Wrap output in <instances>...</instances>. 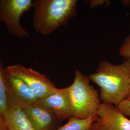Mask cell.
Instances as JSON below:
<instances>
[{
	"mask_svg": "<svg viewBox=\"0 0 130 130\" xmlns=\"http://www.w3.org/2000/svg\"><path fill=\"white\" fill-rule=\"evenodd\" d=\"M90 80L100 89L102 103L117 106L126 99L130 82V58L115 65L104 60L98 65L95 72L89 75Z\"/></svg>",
	"mask_w": 130,
	"mask_h": 130,
	"instance_id": "1",
	"label": "cell"
},
{
	"mask_svg": "<svg viewBox=\"0 0 130 130\" xmlns=\"http://www.w3.org/2000/svg\"><path fill=\"white\" fill-rule=\"evenodd\" d=\"M77 0L33 1L32 26L38 33L49 35L76 15Z\"/></svg>",
	"mask_w": 130,
	"mask_h": 130,
	"instance_id": "2",
	"label": "cell"
},
{
	"mask_svg": "<svg viewBox=\"0 0 130 130\" xmlns=\"http://www.w3.org/2000/svg\"><path fill=\"white\" fill-rule=\"evenodd\" d=\"M68 87L73 117L79 119L98 118L102 102L89 76L76 70L73 83Z\"/></svg>",
	"mask_w": 130,
	"mask_h": 130,
	"instance_id": "3",
	"label": "cell"
},
{
	"mask_svg": "<svg viewBox=\"0 0 130 130\" xmlns=\"http://www.w3.org/2000/svg\"><path fill=\"white\" fill-rule=\"evenodd\" d=\"M32 0H0V22L11 35L18 39L29 37L21 25V17L32 8Z\"/></svg>",
	"mask_w": 130,
	"mask_h": 130,
	"instance_id": "4",
	"label": "cell"
},
{
	"mask_svg": "<svg viewBox=\"0 0 130 130\" xmlns=\"http://www.w3.org/2000/svg\"><path fill=\"white\" fill-rule=\"evenodd\" d=\"M5 69L10 74L23 81L38 101L46 98L57 89L46 75L32 68L18 63L9 65Z\"/></svg>",
	"mask_w": 130,
	"mask_h": 130,
	"instance_id": "5",
	"label": "cell"
},
{
	"mask_svg": "<svg viewBox=\"0 0 130 130\" xmlns=\"http://www.w3.org/2000/svg\"><path fill=\"white\" fill-rule=\"evenodd\" d=\"M7 90L8 107L16 106L25 107L38 101L28 85L23 81L14 77L6 70L4 72Z\"/></svg>",
	"mask_w": 130,
	"mask_h": 130,
	"instance_id": "6",
	"label": "cell"
},
{
	"mask_svg": "<svg viewBox=\"0 0 130 130\" xmlns=\"http://www.w3.org/2000/svg\"><path fill=\"white\" fill-rule=\"evenodd\" d=\"M38 102L50 110L56 119L64 120L73 117L68 86L57 89Z\"/></svg>",
	"mask_w": 130,
	"mask_h": 130,
	"instance_id": "7",
	"label": "cell"
},
{
	"mask_svg": "<svg viewBox=\"0 0 130 130\" xmlns=\"http://www.w3.org/2000/svg\"><path fill=\"white\" fill-rule=\"evenodd\" d=\"M23 108L35 130H52L56 118L46 107L38 101Z\"/></svg>",
	"mask_w": 130,
	"mask_h": 130,
	"instance_id": "8",
	"label": "cell"
},
{
	"mask_svg": "<svg viewBox=\"0 0 130 130\" xmlns=\"http://www.w3.org/2000/svg\"><path fill=\"white\" fill-rule=\"evenodd\" d=\"M98 118L109 130H130V120L116 106L102 103Z\"/></svg>",
	"mask_w": 130,
	"mask_h": 130,
	"instance_id": "9",
	"label": "cell"
},
{
	"mask_svg": "<svg viewBox=\"0 0 130 130\" xmlns=\"http://www.w3.org/2000/svg\"><path fill=\"white\" fill-rule=\"evenodd\" d=\"M3 119L7 130H36L22 107L10 106Z\"/></svg>",
	"mask_w": 130,
	"mask_h": 130,
	"instance_id": "10",
	"label": "cell"
},
{
	"mask_svg": "<svg viewBox=\"0 0 130 130\" xmlns=\"http://www.w3.org/2000/svg\"><path fill=\"white\" fill-rule=\"evenodd\" d=\"M96 118L79 119L74 117L68 119L64 125L56 130H90Z\"/></svg>",
	"mask_w": 130,
	"mask_h": 130,
	"instance_id": "11",
	"label": "cell"
},
{
	"mask_svg": "<svg viewBox=\"0 0 130 130\" xmlns=\"http://www.w3.org/2000/svg\"><path fill=\"white\" fill-rule=\"evenodd\" d=\"M5 69L0 59V117L2 118L8 108L7 90L4 76Z\"/></svg>",
	"mask_w": 130,
	"mask_h": 130,
	"instance_id": "12",
	"label": "cell"
},
{
	"mask_svg": "<svg viewBox=\"0 0 130 130\" xmlns=\"http://www.w3.org/2000/svg\"><path fill=\"white\" fill-rule=\"evenodd\" d=\"M119 54L124 59L130 58V33L122 42L119 50Z\"/></svg>",
	"mask_w": 130,
	"mask_h": 130,
	"instance_id": "13",
	"label": "cell"
},
{
	"mask_svg": "<svg viewBox=\"0 0 130 130\" xmlns=\"http://www.w3.org/2000/svg\"><path fill=\"white\" fill-rule=\"evenodd\" d=\"M119 110L126 116L130 117V100L125 99L117 106Z\"/></svg>",
	"mask_w": 130,
	"mask_h": 130,
	"instance_id": "14",
	"label": "cell"
},
{
	"mask_svg": "<svg viewBox=\"0 0 130 130\" xmlns=\"http://www.w3.org/2000/svg\"><path fill=\"white\" fill-rule=\"evenodd\" d=\"M110 3V1L107 0H91L88 2L89 6L92 8L104 6H108Z\"/></svg>",
	"mask_w": 130,
	"mask_h": 130,
	"instance_id": "15",
	"label": "cell"
},
{
	"mask_svg": "<svg viewBox=\"0 0 130 130\" xmlns=\"http://www.w3.org/2000/svg\"><path fill=\"white\" fill-rule=\"evenodd\" d=\"M90 130H109L101 120L98 118L93 122Z\"/></svg>",
	"mask_w": 130,
	"mask_h": 130,
	"instance_id": "16",
	"label": "cell"
},
{
	"mask_svg": "<svg viewBox=\"0 0 130 130\" xmlns=\"http://www.w3.org/2000/svg\"><path fill=\"white\" fill-rule=\"evenodd\" d=\"M0 130H7L3 118L0 117Z\"/></svg>",
	"mask_w": 130,
	"mask_h": 130,
	"instance_id": "17",
	"label": "cell"
},
{
	"mask_svg": "<svg viewBox=\"0 0 130 130\" xmlns=\"http://www.w3.org/2000/svg\"><path fill=\"white\" fill-rule=\"evenodd\" d=\"M121 3L125 6H130V1H121Z\"/></svg>",
	"mask_w": 130,
	"mask_h": 130,
	"instance_id": "18",
	"label": "cell"
},
{
	"mask_svg": "<svg viewBox=\"0 0 130 130\" xmlns=\"http://www.w3.org/2000/svg\"><path fill=\"white\" fill-rule=\"evenodd\" d=\"M126 99H128L130 100V85H129V91H128V93L127 95V96Z\"/></svg>",
	"mask_w": 130,
	"mask_h": 130,
	"instance_id": "19",
	"label": "cell"
}]
</instances>
